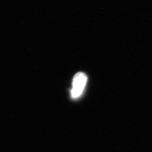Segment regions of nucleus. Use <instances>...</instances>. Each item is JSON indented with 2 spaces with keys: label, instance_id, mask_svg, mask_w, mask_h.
<instances>
[{
  "label": "nucleus",
  "instance_id": "1",
  "mask_svg": "<svg viewBox=\"0 0 152 152\" xmlns=\"http://www.w3.org/2000/svg\"><path fill=\"white\" fill-rule=\"evenodd\" d=\"M87 80V77L86 74L82 72H79L75 75L73 77L72 88L71 91L72 97L77 98L82 94L86 86Z\"/></svg>",
  "mask_w": 152,
  "mask_h": 152
}]
</instances>
